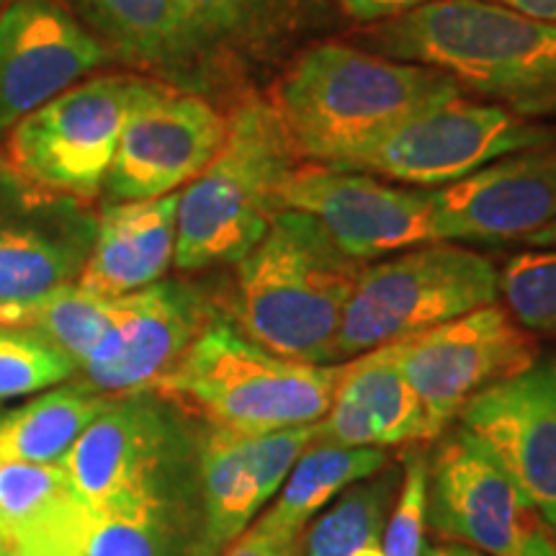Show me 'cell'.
<instances>
[{
	"instance_id": "6da1fadb",
	"label": "cell",
	"mask_w": 556,
	"mask_h": 556,
	"mask_svg": "<svg viewBox=\"0 0 556 556\" xmlns=\"http://www.w3.org/2000/svg\"><path fill=\"white\" fill-rule=\"evenodd\" d=\"M206 426L152 389L111 397L60 467L93 516L142 520L201 556V446Z\"/></svg>"
},
{
	"instance_id": "7a4b0ae2",
	"label": "cell",
	"mask_w": 556,
	"mask_h": 556,
	"mask_svg": "<svg viewBox=\"0 0 556 556\" xmlns=\"http://www.w3.org/2000/svg\"><path fill=\"white\" fill-rule=\"evenodd\" d=\"M358 47L448 75L523 119L556 116V24L492 0H435L368 24Z\"/></svg>"
},
{
	"instance_id": "3957f363",
	"label": "cell",
	"mask_w": 556,
	"mask_h": 556,
	"mask_svg": "<svg viewBox=\"0 0 556 556\" xmlns=\"http://www.w3.org/2000/svg\"><path fill=\"white\" fill-rule=\"evenodd\" d=\"M458 93L433 67L317 41L296 54L270 101L302 163L340 168L409 116Z\"/></svg>"
},
{
	"instance_id": "277c9868",
	"label": "cell",
	"mask_w": 556,
	"mask_h": 556,
	"mask_svg": "<svg viewBox=\"0 0 556 556\" xmlns=\"http://www.w3.org/2000/svg\"><path fill=\"white\" fill-rule=\"evenodd\" d=\"M366 263L340 250L309 214L283 208L235 263L232 323L276 356L330 366Z\"/></svg>"
},
{
	"instance_id": "5b68a950",
	"label": "cell",
	"mask_w": 556,
	"mask_h": 556,
	"mask_svg": "<svg viewBox=\"0 0 556 556\" xmlns=\"http://www.w3.org/2000/svg\"><path fill=\"white\" fill-rule=\"evenodd\" d=\"M299 155L270 96L248 93L227 116L217 155L178 197V270L235 266L281 208Z\"/></svg>"
},
{
	"instance_id": "8992f818",
	"label": "cell",
	"mask_w": 556,
	"mask_h": 556,
	"mask_svg": "<svg viewBox=\"0 0 556 556\" xmlns=\"http://www.w3.org/2000/svg\"><path fill=\"white\" fill-rule=\"evenodd\" d=\"M336 379L338 366L276 356L219 315L152 392L206 428L261 435L317 426Z\"/></svg>"
},
{
	"instance_id": "52a82bcc",
	"label": "cell",
	"mask_w": 556,
	"mask_h": 556,
	"mask_svg": "<svg viewBox=\"0 0 556 556\" xmlns=\"http://www.w3.org/2000/svg\"><path fill=\"white\" fill-rule=\"evenodd\" d=\"M500 270L458 242H426L366 263L338 336V361L497 304Z\"/></svg>"
},
{
	"instance_id": "ba28073f",
	"label": "cell",
	"mask_w": 556,
	"mask_h": 556,
	"mask_svg": "<svg viewBox=\"0 0 556 556\" xmlns=\"http://www.w3.org/2000/svg\"><path fill=\"white\" fill-rule=\"evenodd\" d=\"M556 129L513 114L497 103L458 93L409 116L338 170H358L413 189H446L495 160L544 148Z\"/></svg>"
},
{
	"instance_id": "9c48e42d",
	"label": "cell",
	"mask_w": 556,
	"mask_h": 556,
	"mask_svg": "<svg viewBox=\"0 0 556 556\" xmlns=\"http://www.w3.org/2000/svg\"><path fill=\"white\" fill-rule=\"evenodd\" d=\"M152 86L131 75L75 83L11 129L9 160L45 189L80 201L99 197L124 124Z\"/></svg>"
},
{
	"instance_id": "30bf717a",
	"label": "cell",
	"mask_w": 556,
	"mask_h": 556,
	"mask_svg": "<svg viewBox=\"0 0 556 556\" xmlns=\"http://www.w3.org/2000/svg\"><path fill=\"white\" fill-rule=\"evenodd\" d=\"M428 531L484 556H556L539 507L456 426L430 446Z\"/></svg>"
},
{
	"instance_id": "8fae6325",
	"label": "cell",
	"mask_w": 556,
	"mask_h": 556,
	"mask_svg": "<svg viewBox=\"0 0 556 556\" xmlns=\"http://www.w3.org/2000/svg\"><path fill=\"white\" fill-rule=\"evenodd\" d=\"M392 345L402 374L426 409L430 443L454 426L469 400L539 358L536 338L500 304L394 340Z\"/></svg>"
},
{
	"instance_id": "7c38bea8",
	"label": "cell",
	"mask_w": 556,
	"mask_h": 556,
	"mask_svg": "<svg viewBox=\"0 0 556 556\" xmlns=\"http://www.w3.org/2000/svg\"><path fill=\"white\" fill-rule=\"evenodd\" d=\"M96 227L86 201L34 184L0 155V307L78 283Z\"/></svg>"
},
{
	"instance_id": "4fadbf2b",
	"label": "cell",
	"mask_w": 556,
	"mask_h": 556,
	"mask_svg": "<svg viewBox=\"0 0 556 556\" xmlns=\"http://www.w3.org/2000/svg\"><path fill=\"white\" fill-rule=\"evenodd\" d=\"M219 315L197 283L165 278L114 299L106 330L73 379L106 397L152 389Z\"/></svg>"
},
{
	"instance_id": "5bb4252c",
	"label": "cell",
	"mask_w": 556,
	"mask_h": 556,
	"mask_svg": "<svg viewBox=\"0 0 556 556\" xmlns=\"http://www.w3.org/2000/svg\"><path fill=\"white\" fill-rule=\"evenodd\" d=\"M281 208L309 214L361 263L433 242V191L328 165L299 163Z\"/></svg>"
},
{
	"instance_id": "9a60e30c",
	"label": "cell",
	"mask_w": 556,
	"mask_h": 556,
	"mask_svg": "<svg viewBox=\"0 0 556 556\" xmlns=\"http://www.w3.org/2000/svg\"><path fill=\"white\" fill-rule=\"evenodd\" d=\"M227 137V116L193 90L155 83L124 124L106 184L109 201L176 193L212 163Z\"/></svg>"
},
{
	"instance_id": "2e32d148",
	"label": "cell",
	"mask_w": 556,
	"mask_h": 556,
	"mask_svg": "<svg viewBox=\"0 0 556 556\" xmlns=\"http://www.w3.org/2000/svg\"><path fill=\"white\" fill-rule=\"evenodd\" d=\"M464 430L556 531V358L486 387L458 413Z\"/></svg>"
},
{
	"instance_id": "e0dca14e",
	"label": "cell",
	"mask_w": 556,
	"mask_h": 556,
	"mask_svg": "<svg viewBox=\"0 0 556 556\" xmlns=\"http://www.w3.org/2000/svg\"><path fill=\"white\" fill-rule=\"evenodd\" d=\"M189 90H212L274 62L315 29L330 0H170Z\"/></svg>"
},
{
	"instance_id": "ac0fdd59",
	"label": "cell",
	"mask_w": 556,
	"mask_h": 556,
	"mask_svg": "<svg viewBox=\"0 0 556 556\" xmlns=\"http://www.w3.org/2000/svg\"><path fill=\"white\" fill-rule=\"evenodd\" d=\"M109 58L58 0H11L0 9V135Z\"/></svg>"
},
{
	"instance_id": "d6986e66",
	"label": "cell",
	"mask_w": 556,
	"mask_h": 556,
	"mask_svg": "<svg viewBox=\"0 0 556 556\" xmlns=\"http://www.w3.org/2000/svg\"><path fill=\"white\" fill-rule=\"evenodd\" d=\"M556 217V139L433 191V242H523Z\"/></svg>"
},
{
	"instance_id": "ffe728a7",
	"label": "cell",
	"mask_w": 556,
	"mask_h": 556,
	"mask_svg": "<svg viewBox=\"0 0 556 556\" xmlns=\"http://www.w3.org/2000/svg\"><path fill=\"white\" fill-rule=\"evenodd\" d=\"M312 441L315 426L261 435L206 428L201 446V556H219L253 526Z\"/></svg>"
},
{
	"instance_id": "44dd1931",
	"label": "cell",
	"mask_w": 556,
	"mask_h": 556,
	"mask_svg": "<svg viewBox=\"0 0 556 556\" xmlns=\"http://www.w3.org/2000/svg\"><path fill=\"white\" fill-rule=\"evenodd\" d=\"M315 441L384 451L430 443L426 409L402 374L392 343L338 364L330 407L315 426Z\"/></svg>"
},
{
	"instance_id": "7402d4cb",
	"label": "cell",
	"mask_w": 556,
	"mask_h": 556,
	"mask_svg": "<svg viewBox=\"0 0 556 556\" xmlns=\"http://www.w3.org/2000/svg\"><path fill=\"white\" fill-rule=\"evenodd\" d=\"M178 197L109 201L78 287L103 299H119L163 281L176 261Z\"/></svg>"
},
{
	"instance_id": "603a6c76",
	"label": "cell",
	"mask_w": 556,
	"mask_h": 556,
	"mask_svg": "<svg viewBox=\"0 0 556 556\" xmlns=\"http://www.w3.org/2000/svg\"><path fill=\"white\" fill-rule=\"evenodd\" d=\"M389 464L392 454L384 448H348L312 441L299 454L274 503L253 520V528L278 548H296L307 526L325 507L336 503L348 486L379 475Z\"/></svg>"
},
{
	"instance_id": "cb8c5ba5",
	"label": "cell",
	"mask_w": 556,
	"mask_h": 556,
	"mask_svg": "<svg viewBox=\"0 0 556 556\" xmlns=\"http://www.w3.org/2000/svg\"><path fill=\"white\" fill-rule=\"evenodd\" d=\"M88 507L58 464L0 462V533L60 556H83Z\"/></svg>"
},
{
	"instance_id": "d4e9b609",
	"label": "cell",
	"mask_w": 556,
	"mask_h": 556,
	"mask_svg": "<svg viewBox=\"0 0 556 556\" xmlns=\"http://www.w3.org/2000/svg\"><path fill=\"white\" fill-rule=\"evenodd\" d=\"M65 9L103 41L111 58L173 80L189 90V67L180 50L170 0H65Z\"/></svg>"
},
{
	"instance_id": "484cf974",
	"label": "cell",
	"mask_w": 556,
	"mask_h": 556,
	"mask_svg": "<svg viewBox=\"0 0 556 556\" xmlns=\"http://www.w3.org/2000/svg\"><path fill=\"white\" fill-rule=\"evenodd\" d=\"M109 400L70 379L26 405L0 413V462L58 464Z\"/></svg>"
},
{
	"instance_id": "4316f807",
	"label": "cell",
	"mask_w": 556,
	"mask_h": 556,
	"mask_svg": "<svg viewBox=\"0 0 556 556\" xmlns=\"http://www.w3.org/2000/svg\"><path fill=\"white\" fill-rule=\"evenodd\" d=\"M400 486V464L348 486L307 526L302 556H356L361 548L381 544V533Z\"/></svg>"
},
{
	"instance_id": "83f0119b",
	"label": "cell",
	"mask_w": 556,
	"mask_h": 556,
	"mask_svg": "<svg viewBox=\"0 0 556 556\" xmlns=\"http://www.w3.org/2000/svg\"><path fill=\"white\" fill-rule=\"evenodd\" d=\"M111 304L114 299L96 296L78 283H67L34 302L0 307V325H13L45 338L80 368L106 330Z\"/></svg>"
},
{
	"instance_id": "f1b7e54d",
	"label": "cell",
	"mask_w": 556,
	"mask_h": 556,
	"mask_svg": "<svg viewBox=\"0 0 556 556\" xmlns=\"http://www.w3.org/2000/svg\"><path fill=\"white\" fill-rule=\"evenodd\" d=\"M505 309L533 338H556V248L528 250L500 270Z\"/></svg>"
},
{
	"instance_id": "f546056e",
	"label": "cell",
	"mask_w": 556,
	"mask_h": 556,
	"mask_svg": "<svg viewBox=\"0 0 556 556\" xmlns=\"http://www.w3.org/2000/svg\"><path fill=\"white\" fill-rule=\"evenodd\" d=\"M78 374V364L29 330L0 325V402L45 392Z\"/></svg>"
},
{
	"instance_id": "4dcf8cb0",
	"label": "cell",
	"mask_w": 556,
	"mask_h": 556,
	"mask_svg": "<svg viewBox=\"0 0 556 556\" xmlns=\"http://www.w3.org/2000/svg\"><path fill=\"white\" fill-rule=\"evenodd\" d=\"M430 443H413L400 454V486L381 533L384 556H422L428 533Z\"/></svg>"
},
{
	"instance_id": "1f68e13d",
	"label": "cell",
	"mask_w": 556,
	"mask_h": 556,
	"mask_svg": "<svg viewBox=\"0 0 556 556\" xmlns=\"http://www.w3.org/2000/svg\"><path fill=\"white\" fill-rule=\"evenodd\" d=\"M336 3L348 18L368 26L379 24V21L405 16V13L435 3V0H336Z\"/></svg>"
},
{
	"instance_id": "d6a6232c",
	"label": "cell",
	"mask_w": 556,
	"mask_h": 556,
	"mask_svg": "<svg viewBox=\"0 0 556 556\" xmlns=\"http://www.w3.org/2000/svg\"><path fill=\"white\" fill-rule=\"evenodd\" d=\"M296 548H278L270 544L263 533H258L253 526H250L248 531L242 533L240 539H235L219 556H287L291 552H296Z\"/></svg>"
},
{
	"instance_id": "836d02e7",
	"label": "cell",
	"mask_w": 556,
	"mask_h": 556,
	"mask_svg": "<svg viewBox=\"0 0 556 556\" xmlns=\"http://www.w3.org/2000/svg\"><path fill=\"white\" fill-rule=\"evenodd\" d=\"M492 3L505 5V9L526 13L531 18L548 21V24H556V0H492Z\"/></svg>"
},
{
	"instance_id": "e575fe53",
	"label": "cell",
	"mask_w": 556,
	"mask_h": 556,
	"mask_svg": "<svg viewBox=\"0 0 556 556\" xmlns=\"http://www.w3.org/2000/svg\"><path fill=\"white\" fill-rule=\"evenodd\" d=\"M0 556H60V554L45 552V548L26 546V544H21V541H13L0 533Z\"/></svg>"
},
{
	"instance_id": "d590c367",
	"label": "cell",
	"mask_w": 556,
	"mask_h": 556,
	"mask_svg": "<svg viewBox=\"0 0 556 556\" xmlns=\"http://www.w3.org/2000/svg\"><path fill=\"white\" fill-rule=\"evenodd\" d=\"M422 556H484V554L475 552V548L451 544V541H438V544L426 546V552H422Z\"/></svg>"
},
{
	"instance_id": "8d00e7d4",
	"label": "cell",
	"mask_w": 556,
	"mask_h": 556,
	"mask_svg": "<svg viewBox=\"0 0 556 556\" xmlns=\"http://www.w3.org/2000/svg\"><path fill=\"white\" fill-rule=\"evenodd\" d=\"M523 245H531V248H556V217L548 222L544 229H539L536 235H531V238L523 240Z\"/></svg>"
},
{
	"instance_id": "74e56055",
	"label": "cell",
	"mask_w": 556,
	"mask_h": 556,
	"mask_svg": "<svg viewBox=\"0 0 556 556\" xmlns=\"http://www.w3.org/2000/svg\"><path fill=\"white\" fill-rule=\"evenodd\" d=\"M356 556H384V552H381V544H371V546L361 548Z\"/></svg>"
},
{
	"instance_id": "f35d334b",
	"label": "cell",
	"mask_w": 556,
	"mask_h": 556,
	"mask_svg": "<svg viewBox=\"0 0 556 556\" xmlns=\"http://www.w3.org/2000/svg\"><path fill=\"white\" fill-rule=\"evenodd\" d=\"M287 556H302V554H299V548H296V552H291V554H287Z\"/></svg>"
},
{
	"instance_id": "ab89813d",
	"label": "cell",
	"mask_w": 556,
	"mask_h": 556,
	"mask_svg": "<svg viewBox=\"0 0 556 556\" xmlns=\"http://www.w3.org/2000/svg\"><path fill=\"white\" fill-rule=\"evenodd\" d=\"M3 3H5V0H0V9H3Z\"/></svg>"
}]
</instances>
